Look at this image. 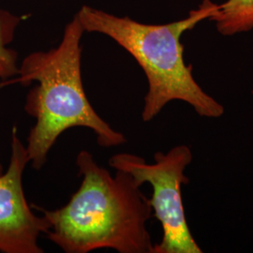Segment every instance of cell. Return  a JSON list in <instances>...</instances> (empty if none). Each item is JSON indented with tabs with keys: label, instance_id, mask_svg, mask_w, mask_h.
I'll return each instance as SVG.
<instances>
[{
	"label": "cell",
	"instance_id": "6da1fadb",
	"mask_svg": "<svg viewBox=\"0 0 253 253\" xmlns=\"http://www.w3.org/2000/svg\"><path fill=\"white\" fill-rule=\"evenodd\" d=\"M81 186L66 206L44 210L46 236L66 253L110 249L119 253H153L147 230L152 216L149 199L135 179L116 170L115 175L96 163L92 154L76 158Z\"/></svg>",
	"mask_w": 253,
	"mask_h": 253
},
{
	"label": "cell",
	"instance_id": "7a4b0ae2",
	"mask_svg": "<svg viewBox=\"0 0 253 253\" xmlns=\"http://www.w3.org/2000/svg\"><path fill=\"white\" fill-rule=\"evenodd\" d=\"M84 29L77 16L66 26L57 47L28 54L18 67L13 83L27 85L25 110L36 124L27 138V156L31 166L40 170L48 154L64 131L84 126L91 129L102 147L126 143V137L100 118L91 105L82 79V37Z\"/></svg>",
	"mask_w": 253,
	"mask_h": 253
},
{
	"label": "cell",
	"instance_id": "3957f363",
	"mask_svg": "<svg viewBox=\"0 0 253 253\" xmlns=\"http://www.w3.org/2000/svg\"><path fill=\"white\" fill-rule=\"evenodd\" d=\"M217 7L211 0H204L198 9L190 10L187 18L164 25L143 24L88 5L83 6L76 16L84 32L109 37L144 71L148 90L142 111L143 121H151L172 100L190 104L200 117L217 118L224 114V107L194 79L192 66L185 63L181 43L182 35L210 18Z\"/></svg>",
	"mask_w": 253,
	"mask_h": 253
},
{
	"label": "cell",
	"instance_id": "277c9868",
	"mask_svg": "<svg viewBox=\"0 0 253 253\" xmlns=\"http://www.w3.org/2000/svg\"><path fill=\"white\" fill-rule=\"evenodd\" d=\"M155 163H147L145 159L133 154H116L109 160L115 170L129 173L139 185L149 183L152 186L150 206L162 224L163 238L154 245L153 253H202L185 215L181 187L189 184L185 174L186 168L192 162L190 146H173L167 153L157 152Z\"/></svg>",
	"mask_w": 253,
	"mask_h": 253
},
{
	"label": "cell",
	"instance_id": "5b68a950",
	"mask_svg": "<svg viewBox=\"0 0 253 253\" xmlns=\"http://www.w3.org/2000/svg\"><path fill=\"white\" fill-rule=\"evenodd\" d=\"M29 163L26 145L12 128L10 158L6 172L0 174V253H42L39 238L48 224L36 215L27 202L23 175Z\"/></svg>",
	"mask_w": 253,
	"mask_h": 253
},
{
	"label": "cell",
	"instance_id": "8992f818",
	"mask_svg": "<svg viewBox=\"0 0 253 253\" xmlns=\"http://www.w3.org/2000/svg\"><path fill=\"white\" fill-rule=\"evenodd\" d=\"M209 20L224 36L248 32L253 28V0H227L217 5Z\"/></svg>",
	"mask_w": 253,
	"mask_h": 253
},
{
	"label": "cell",
	"instance_id": "52a82bcc",
	"mask_svg": "<svg viewBox=\"0 0 253 253\" xmlns=\"http://www.w3.org/2000/svg\"><path fill=\"white\" fill-rule=\"evenodd\" d=\"M19 18L5 11H0V79L6 80L16 76L18 73L17 54L9 48L13 39Z\"/></svg>",
	"mask_w": 253,
	"mask_h": 253
},
{
	"label": "cell",
	"instance_id": "ba28073f",
	"mask_svg": "<svg viewBox=\"0 0 253 253\" xmlns=\"http://www.w3.org/2000/svg\"><path fill=\"white\" fill-rule=\"evenodd\" d=\"M3 172V167H2V165L0 164V174Z\"/></svg>",
	"mask_w": 253,
	"mask_h": 253
}]
</instances>
